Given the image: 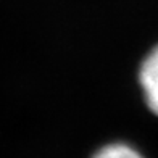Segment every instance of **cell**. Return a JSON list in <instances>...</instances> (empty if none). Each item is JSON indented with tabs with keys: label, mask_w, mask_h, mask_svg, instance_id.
I'll return each instance as SVG.
<instances>
[{
	"label": "cell",
	"mask_w": 158,
	"mask_h": 158,
	"mask_svg": "<svg viewBox=\"0 0 158 158\" xmlns=\"http://www.w3.org/2000/svg\"><path fill=\"white\" fill-rule=\"evenodd\" d=\"M94 158H143V156L127 143H110V145L100 148Z\"/></svg>",
	"instance_id": "cell-2"
},
{
	"label": "cell",
	"mask_w": 158,
	"mask_h": 158,
	"mask_svg": "<svg viewBox=\"0 0 158 158\" xmlns=\"http://www.w3.org/2000/svg\"><path fill=\"white\" fill-rule=\"evenodd\" d=\"M139 84L148 110L158 116V45L150 50L140 63Z\"/></svg>",
	"instance_id": "cell-1"
}]
</instances>
